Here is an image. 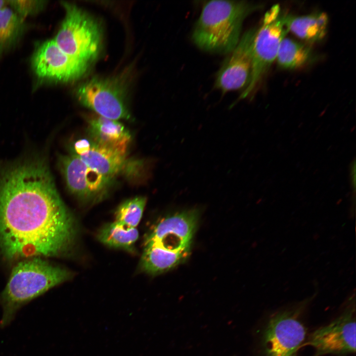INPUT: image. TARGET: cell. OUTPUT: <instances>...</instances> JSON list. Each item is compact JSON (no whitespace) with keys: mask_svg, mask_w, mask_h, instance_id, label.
<instances>
[{"mask_svg":"<svg viewBox=\"0 0 356 356\" xmlns=\"http://www.w3.org/2000/svg\"><path fill=\"white\" fill-rule=\"evenodd\" d=\"M285 15L278 4L274 5L266 12L254 40L250 79L240 99L247 97L253 92L276 59L281 42L288 32L285 25Z\"/></svg>","mask_w":356,"mask_h":356,"instance_id":"5b68a950","label":"cell"},{"mask_svg":"<svg viewBox=\"0 0 356 356\" xmlns=\"http://www.w3.org/2000/svg\"><path fill=\"white\" fill-rule=\"evenodd\" d=\"M88 63L65 53L54 40L40 44L31 59L32 69L39 79L56 82L80 78L86 72Z\"/></svg>","mask_w":356,"mask_h":356,"instance_id":"ba28073f","label":"cell"},{"mask_svg":"<svg viewBox=\"0 0 356 356\" xmlns=\"http://www.w3.org/2000/svg\"><path fill=\"white\" fill-rule=\"evenodd\" d=\"M88 133L95 143L127 154L131 135L118 120L92 116L88 120Z\"/></svg>","mask_w":356,"mask_h":356,"instance_id":"4fadbf2b","label":"cell"},{"mask_svg":"<svg viewBox=\"0 0 356 356\" xmlns=\"http://www.w3.org/2000/svg\"><path fill=\"white\" fill-rule=\"evenodd\" d=\"M354 297L342 313L328 325L314 331L307 344L315 350L314 356H344L356 352V310Z\"/></svg>","mask_w":356,"mask_h":356,"instance_id":"52a82bcc","label":"cell"},{"mask_svg":"<svg viewBox=\"0 0 356 356\" xmlns=\"http://www.w3.org/2000/svg\"><path fill=\"white\" fill-rule=\"evenodd\" d=\"M25 29L24 19L11 8L0 10V57L17 43Z\"/></svg>","mask_w":356,"mask_h":356,"instance_id":"ac0fdd59","label":"cell"},{"mask_svg":"<svg viewBox=\"0 0 356 356\" xmlns=\"http://www.w3.org/2000/svg\"><path fill=\"white\" fill-rule=\"evenodd\" d=\"M77 156L91 170L111 180L124 169L127 162V154L99 145L90 140L89 148Z\"/></svg>","mask_w":356,"mask_h":356,"instance_id":"5bb4252c","label":"cell"},{"mask_svg":"<svg viewBox=\"0 0 356 356\" xmlns=\"http://www.w3.org/2000/svg\"><path fill=\"white\" fill-rule=\"evenodd\" d=\"M65 16L54 40L65 53L88 63L97 55L101 44L98 24L75 4L62 2Z\"/></svg>","mask_w":356,"mask_h":356,"instance_id":"277c9868","label":"cell"},{"mask_svg":"<svg viewBox=\"0 0 356 356\" xmlns=\"http://www.w3.org/2000/svg\"><path fill=\"white\" fill-rule=\"evenodd\" d=\"M189 255L168 253L155 247L144 246L141 266L147 273H159L175 267L184 261Z\"/></svg>","mask_w":356,"mask_h":356,"instance_id":"e0dca14e","label":"cell"},{"mask_svg":"<svg viewBox=\"0 0 356 356\" xmlns=\"http://www.w3.org/2000/svg\"><path fill=\"white\" fill-rule=\"evenodd\" d=\"M76 96L81 104L98 115L116 120L130 117L123 92L115 81L90 79L79 87Z\"/></svg>","mask_w":356,"mask_h":356,"instance_id":"30bf717a","label":"cell"},{"mask_svg":"<svg viewBox=\"0 0 356 356\" xmlns=\"http://www.w3.org/2000/svg\"><path fill=\"white\" fill-rule=\"evenodd\" d=\"M8 5V0H0V10L7 7Z\"/></svg>","mask_w":356,"mask_h":356,"instance_id":"7402d4cb","label":"cell"},{"mask_svg":"<svg viewBox=\"0 0 356 356\" xmlns=\"http://www.w3.org/2000/svg\"><path fill=\"white\" fill-rule=\"evenodd\" d=\"M284 22L288 32L307 42L316 43L326 35L328 17L321 12L302 16L285 14Z\"/></svg>","mask_w":356,"mask_h":356,"instance_id":"9a60e30c","label":"cell"},{"mask_svg":"<svg viewBox=\"0 0 356 356\" xmlns=\"http://www.w3.org/2000/svg\"><path fill=\"white\" fill-rule=\"evenodd\" d=\"M276 59L281 68L295 69L312 61L314 54L308 45L284 38L280 44Z\"/></svg>","mask_w":356,"mask_h":356,"instance_id":"2e32d148","label":"cell"},{"mask_svg":"<svg viewBox=\"0 0 356 356\" xmlns=\"http://www.w3.org/2000/svg\"><path fill=\"white\" fill-rule=\"evenodd\" d=\"M8 5L19 16L26 17L36 15L44 10L47 1L40 0H8Z\"/></svg>","mask_w":356,"mask_h":356,"instance_id":"44dd1931","label":"cell"},{"mask_svg":"<svg viewBox=\"0 0 356 356\" xmlns=\"http://www.w3.org/2000/svg\"><path fill=\"white\" fill-rule=\"evenodd\" d=\"M261 7L245 0L207 1L194 25L193 43L206 52L229 53L240 40L245 19Z\"/></svg>","mask_w":356,"mask_h":356,"instance_id":"7a4b0ae2","label":"cell"},{"mask_svg":"<svg viewBox=\"0 0 356 356\" xmlns=\"http://www.w3.org/2000/svg\"><path fill=\"white\" fill-rule=\"evenodd\" d=\"M59 164L69 191L83 200L99 196L112 180L91 170L72 153L60 156Z\"/></svg>","mask_w":356,"mask_h":356,"instance_id":"7c38bea8","label":"cell"},{"mask_svg":"<svg viewBox=\"0 0 356 356\" xmlns=\"http://www.w3.org/2000/svg\"><path fill=\"white\" fill-rule=\"evenodd\" d=\"M76 234L74 219L44 158L0 169V248L5 258L62 255L71 249Z\"/></svg>","mask_w":356,"mask_h":356,"instance_id":"6da1fadb","label":"cell"},{"mask_svg":"<svg viewBox=\"0 0 356 356\" xmlns=\"http://www.w3.org/2000/svg\"><path fill=\"white\" fill-rule=\"evenodd\" d=\"M302 309L300 305L271 316L262 334L264 356H297L307 334L300 317Z\"/></svg>","mask_w":356,"mask_h":356,"instance_id":"8992f818","label":"cell"},{"mask_svg":"<svg viewBox=\"0 0 356 356\" xmlns=\"http://www.w3.org/2000/svg\"><path fill=\"white\" fill-rule=\"evenodd\" d=\"M197 218L195 210L165 217L147 236L144 246H153L168 253L189 254Z\"/></svg>","mask_w":356,"mask_h":356,"instance_id":"9c48e42d","label":"cell"},{"mask_svg":"<svg viewBox=\"0 0 356 356\" xmlns=\"http://www.w3.org/2000/svg\"><path fill=\"white\" fill-rule=\"evenodd\" d=\"M256 31V28H252L241 36L237 45L218 71L214 87L223 93L247 87L251 74Z\"/></svg>","mask_w":356,"mask_h":356,"instance_id":"8fae6325","label":"cell"},{"mask_svg":"<svg viewBox=\"0 0 356 356\" xmlns=\"http://www.w3.org/2000/svg\"><path fill=\"white\" fill-rule=\"evenodd\" d=\"M136 228L129 227L116 222L103 227L98 235L99 240L111 247L132 251L138 238Z\"/></svg>","mask_w":356,"mask_h":356,"instance_id":"d6986e66","label":"cell"},{"mask_svg":"<svg viewBox=\"0 0 356 356\" xmlns=\"http://www.w3.org/2000/svg\"><path fill=\"white\" fill-rule=\"evenodd\" d=\"M71 272L39 258L18 263L0 295V328L6 327L18 311L31 300L71 277Z\"/></svg>","mask_w":356,"mask_h":356,"instance_id":"3957f363","label":"cell"},{"mask_svg":"<svg viewBox=\"0 0 356 356\" xmlns=\"http://www.w3.org/2000/svg\"><path fill=\"white\" fill-rule=\"evenodd\" d=\"M146 198L137 196L127 200L118 207L115 222L129 227L136 228L142 218Z\"/></svg>","mask_w":356,"mask_h":356,"instance_id":"ffe728a7","label":"cell"}]
</instances>
